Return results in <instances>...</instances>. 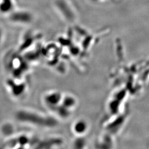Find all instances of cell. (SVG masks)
Listing matches in <instances>:
<instances>
[{
	"instance_id": "6da1fadb",
	"label": "cell",
	"mask_w": 149,
	"mask_h": 149,
	"mask_svg": "<svg viewBox=\"0 0 149 149\" xmlns=\"http://www.w3.org/2000/svg\"><path fill=\"white\" fill-rule=\"evenodd\" d=\"M15 118L18 122L36 128H48L54 124L53 120L33 110L21 109L15 113Z\"/></svg>"
},
{
	"instance_id": "7a4b0ae2",
	"label": "cell",
	"mask_w": 149,
	"mask_h": 149,
	"mask_svg": "<svg viewBox=\"0 0 149 149\" xmlns=\"http://www.w3.org/2000/svg\"><path fill=\"white\" fill-rule=\"evenodd\" d=\"M6 87L10 96L16 100L23 99L28 91V84L24 78L11 77L6 80Z\"/></svg>"
}]
</instances>
